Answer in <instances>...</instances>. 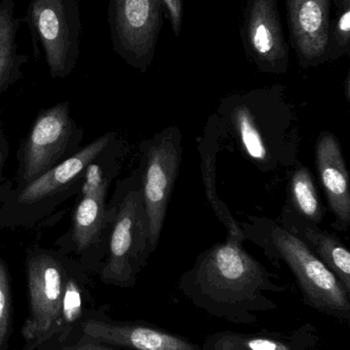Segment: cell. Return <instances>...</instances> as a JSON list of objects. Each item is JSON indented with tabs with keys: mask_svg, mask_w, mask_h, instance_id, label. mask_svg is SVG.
<instances>
[{
	"mask_svg": "<svg viewBox=\"0 0 350 350\" xmlns=\"http://www.w3.org/2000/svg\"><path fill=\"white\" fill-rule=\"evenodd\" d=\"M244 241L227 236L201 252L179 278L178 288L195 308L218 320L253 325L279 308L268 294L284 293L287 287L245 250Z\"/></svg>",
	"mask_w": 350,
	"mask_h": 350,
	"instance_id": "6da1fadb",
	"label": "cell"
},
{
	"mask_svg": "<svg viewBox=\"0 0 350 350\" xmlns=\"http://www.w3.org/2000/svg\"><path fill=\"white\" fill-rule=\"evenodd\" d=\"M221 137H229L246 159L264 174L295 167L301 129L295 105L282 84L230 94L215 113Z\"/></svg>",
	"mask_w": 350,
	"mask_h": 350,
	"instance_id": "7a4b0ae2",
	"label": "cell"
},
{
	"mask_svg": "<svg viewBox=\"0 0 350 350\" xmlns=\"http://www.w3.org/2000/svg\"><path fill=\"white\" fill-rule=\"evenodd\" d=\"M240 228L245 240L258 246L271 260L287 265L306 306L349 324L350 295L301 239L266 216H247Z\"/></svg>",
	"mask_w": 350,
	"mask_h": 350,
	"instance_id": "3957f363",
	"label": "cell"
},
{
	"mask_svg": "<svg viewBox=\"0 0 350 350\" xmlns=\"http://www.w3.org/2000/svg\"><path fill=\"white\" fill-rule=\"evenodd\" d=\"M119 191L113 211L108 257L100 277L107 285L132 288L152 254L139 172L127 178Z\"/></svg>",
	"mask_w": 350,
	"mask_h": 350,
	"instance_id": "277c9868",
	"label": "cell"
},
{
	"mask_svg": "<svg viewBox=\"0 0 350 350\" xmlns=\"http://www.w3.org/2000/svg\"><path fill=\"white\" fill-rule=\"evenodd\" d=\"M141 150L142 197L149 228V248H158L166 212L182 161V133L178 126H168L146 139Z\"/></svg>",
	"mask_w": 350,
	"mask_h": 350,
	"instance_id": "5b68a950",
	"label": "cell"
},
{
	"mask_svg": "<svg viewBox=\"0 0 350 350\" xmlns=\"http://www.w3.org/2000/svg\"><path fill=\"white\" fill-rule=\"evenodd\" d=\"M35 51L42 47L53 77L65 78L79 57L82 18L77 0H30L25 16Z\"/></svg>",
	"mask_w": 350,
	"mask_h": 350,
	"instance_id": "8992f818",
	"label": "cell"
},
{
	"mask_svg": "<svg viewBox=\"0 0 350 350\" xmlns=\"http://www.w3.org/2000/svg\"><path fill=\"white\" fill-rule=\"evenodd\" d=\"M164 10V0H109L113 51L141 73L147 72L155 57Z\"/></svg>",
	"mask_w": 350,
	"mask_h": 350,
	"instance_id": "52a82bcc",
	"label": "cell"
},
{
	"mask_svg": "<svg viewBox=\"0 0 350 350\" xmlns=\"http://www.w3.org/2000/svg\"><path fill=\"white\" fill-rule=\"evenodd\" d=\"M240 34L245 55L259 72L287 73L291 47L286 40L279 0H247Z\"/></svg>",
	"mask_w": 350,
	"mask_h": 350,
	"instance_id": "ba28073f",
	"label": "cell"
},
{
	"mask_svg": "<svg viewBox=\"0 0 350 350\" xmlns=\"http://www.w3.org/2000/svg\"><path fill=\"white\" fill-rule=\"evenodd\" d=\"M67 273L49 254H36L27 262L29 314L23 324L25 341L49 334H61L60 316Z\"/></svg>",
	"mask_w": 350,
	"mask_h": 350,
	"instance_id": "9c48e42d",
	"label": "cell"
},
{
	"mask_svg": "<svg viewBox=\"0 0 350 350\" xmlns=\"http://www.w3.org/2000/svg\"><path fill=\"white\" fill-rule=\"evenodd\" d=\"M70 335L127 350H201V345L146 321L123 322L104 312L84 321Z\"/></svg>",
	"mask_w": 350,
	"mask_h": 350,
	"instance_id": "30bf717a",
	"label": "cell"
},
{
	"mask_svg": "<svg viewBox=\"0 0 350 350\" xmlns=\"http://www.w3.org/2000/svg\"><path fill=\"white\" fill-rule=\"evenodd\" d=\"M332 0H285L289 44L302 69L329 63L328 29Z\"/></svg>",
	"mask_w": 350,
	"mask_h": 350,
	"instance_id": "8fae6325",
	"label": "cell"
},
{
	"mask_svg": "<svg viewBox=\"0 0 350 350\" xmlns=\"http://www.w3.org/2000/svg\"><path fill=\"white\" fill-rule=\"evenodd\" d=\"M72 131L73 122L68 103H62L39 115L25 145L23 178L26 183L55 167L67 149Z\"/></svg>",
	"mask_w": 350,
	"mask_h": 350,
	"instance_id": "7c38bea8",
	"label": "cell"
},
{
	"mask_svg": "<svg viewBox=\"0 0 350 350\" xmlns=\"http://www.w3.org/2000/svg\"><path fill=\"white\" fill-rule=\"evenodd\" d=\"M314 157L329 209L334 216L332 226L338 232H347L350 226L349 174L342 148L334 133H320L314 148Z\"/></svg>",
	"mask_w": 350,
	"mask_h": 350,
	"instance_id": "4fadbf2b",
	"label": "cell"
},
{
	"mask_svg": "<svg viewBox=\"0 0 350 350\" xmlns=\"http://www.w3.org/2000/svg\"><path fill=\"white\" fill-rule=\"evenodd\" d=\"M318 343V330L312 324L302 325L289 332L260 331L238 333L221 331L210 335L201 350H314Z\"/></svg>",
	"mask_w": 350,
	"mask_h": 350,
	"instance_id": "5bb4252c",
	"label": "cell"
},
{
	"mask_svg": "<svg viewBox=\"0 0 350 350\" xmlns=\"http://www.w3.org/2000/svg\"><path fill=\"white\" fill-rule=\"evenodd\" d=\"M281 226L301 239L314 251L350 295V253L340 239L302 219L286 206L281 214Z\"/></svg>",
	"mask_w": 350,
	"mask_h": 350,
	"instance_id": "9a60e30c",
	"label": "cell"
},
{
	"mask_svg": "<svg viewBox=\"0 0 350 350\" xmlns=\"http://www.w3.org/2000/svg\"><path fill=\"white\" fill-rule=\"evenodd\" d=\"M112 139V135L99 137L69 159L51 168L35 180L31 181L23 189L18 200L22 203H34L55 193L57 189L73 180L92 164L108 145H110Z\"/></svg>",
	"mask_w": 350,
	"mask_h": 350,
	"instance_id": "2e32d148",
	"label": "cell"
},
{
	"mask_svg": "<svg viewBox=\"0 0 350 350\" xmlns=\"http://www.w3.org/2000/svg\"><path fill=\"white\" fill-rule=\"evenodd\" d=\"M221 137V131H220L217 116L213 114L208 121L207 126L203 131V137L199 144L203 187H205L208 201L214 213L227 230V236L245 239L242 236L240 222L232 216L227 206L220 200L217 187H216V158H217L219 141Z\"/></svg>",
	"mask_w": 350,
	"mask_h": 350,
	"instance_id": "e0dca14e",
	"label": "cell"
},
{
	"mask_svg": "<svg viewBox=\"0 0 350 350\" xmlns=\"http://www.w3.org/2000/svg\"><path fill=\"white\" fill-rule=\"evenodd\" d=\"M108 181L97 176L96 185L84 193L74 215L73 240L79 250L88 248L98 239L104 226L105 195Z\"/></svg>",
	"mask_w": 350,
	"mask_h": 350,
	"instance_id": "ac0fdd59",
	"label": "cell"
},
{
	"mask_svg": "<svg viewBox=\"0 0 350 350\" xmlns=\"http://www.w3.org/2000/svg\"><path fill=\"white\" fill-rule=\"evenodd\" d=\"M14 0H0V92L21 77L28 57L18 53L16 35L21 18L14 16Z\"/></svg>",
	"mask_w": 350,
	"mask_h": 350,
	"instance_id": "d6986e66",
	"label": "cell"
},
{
	"mask_svg": "<svg viewBox=\"0 0 350 350\" xmlns=\"http://www.w3.org/2000/svg\"><path fill=\"white\" fill-rule=\"evenodd\" d=\"M285 206L302 219L316 226L322 224L324 219L325 210L314 174L301 162L293 168L290 176Z\"/></svg>",
	"mask_w": 350,
	"mask_h": 350,
	"instance_id": "ffe728a7",
	"label": "cell"
},
{
	"mask_svg": "<svg viewBox=\"0 0 350 350\" xmlns=\"http://www.w3.org/2000/svg\"><path fill=\"white\" fill-rule=\"evenodd\" d=\"M84 287L75 278L68 275L64 287L62 298L61 316H60V329L61 334L57 335L58 339H64L76 330L84 321L92 317H96L100 310L92 312L86 310L84 302Z\"/></svg>",
	"mask_w": 350,
	"mask_h": 350,
	"instance_id": "44dd1931",
	"label": "cell"
},
{
	"mask_svg": "<svg viewBox=\"0 0 350 350\" xmlns=\"http://www.w3.org/2000/svg\"><path fill=\"white\" fill-rule=\"evenodd\" d=\"M350 51V5L336 8L328 29L329 61L349 57Z\"/></svg>",
	"mask_w": 350,
	"mask_h": 350,
	"instance_id": "7402d4cb",
	"label": "cell"
},
{
	"mask_svg": "<svg viewBox=\"0 0 350 350\" xmlns=\"http://www.w3.org/2000/svg\"><path fill=\"white\" fill-rule=\"evenodd\" d=\"M12 294L8 265L0 259V350H8L12 333Z\"/></svg>",
	"mask_w": 350,
	"mask_h": 350,
	"instance_id": "603a6c76",
	"label": "cell"
},
{
	"mask_svg": "<svg viewBox=\"0 0 350 350\" xmlns=\"http://www.w3.org/2000/svg\"><path fill=\"white\" fill-rule=\"evenodd\" d=\"M57 335L49 340L45 341L39 347L42 350H119L103 343L88 340L76 335H69L62 340H58L55 338Z\"/></svg>",
	"mask_w": 350,
	"mask_h": 350,
	"instance_id": "cb8c5ba5",
	"label": "cell"
},
{
	"mask_svg": "<svg viewBox=\"0 0 350 350\" xmlns=\"http://www.w3.org/2000/svg\"><path fill=\"white\" fill-rule=\"evenodd\" d=\"M166 14L170 18L171 27L175 37H179L182 30L184 0H164Z\"/></svg>",
	"mask_w": 350,
	"mask_h": 350,
	"instance_id": "d4e9b609",
	"label": "cell"
},
{
	"mask_svg": "<svg viewBox=\"0 0 350 350\" xmlns=\"http://www.w3.org/2000/svg\"><path fill=\"white\" fill-rule=\"evenodd\" d=\"M51 337H53V335L49 334L45 335V336L39 337V338L33 339V340L27 341L26 345H25L22 350H36L42 343H45V341L49 340Z\"/></svg>",
	"mask_w": 350,
	"mask_h": 350,
	"instance_id": "484cf974",
	"label": "cell"
},
{
	"mask_svg": "<svg viewBox=\"0 0 350 350\" xmlns=\"http://www.w3.org/2000/svg\"><path fill=\"white\" fill-rule=\"evenodd\" d=\"M345 96H347V100H350V72L347 73V77H345Z\"/></svg>",
	"mask_w": 350,
	"mask_h": 350,
	"instance_id": "4316f807",
	"label": "cell"
},
{
	"mask_svg": "<svg viewBox=\"0 0 350 350\" xmlns=\"http://www.w3.org/2000/svg\"><path fill=\"white\" fill-rule=\"evenodd\" d=\"M333 2H334L335 8L350 5V0H334Z\"/></svg>",
	"mask_w": 350,
	"mask_h": 350,
	"instance_id": "83f0119b",
	"label": "cell"
},
{
	"mask_svg": "<svg viewBox=\"0 0 350 350\" xmlns=\"http://www.w3.org/2000/svg\"><path fill=\"white\" fill-rule=\"evenodd\" d=\"M4 160H5V152H4V150L0 149V172H1Z\"/></svg>",
	"mask_w": 350,
	"mask_h": 350,
	"instance_id": "f1b7e54d",
	"label": "cell"
},
{
	"mask_svg": "<svg viewBox=\"0 0 350 350\" xmlns=\"http://www.w3.org/2000/svg\"><path fill=\"white\" fill-rule=\"evenodd\" d=\"M36 350H42L40 349V347H38V349H37Z\"/></svg>",
	"mask_w": 350,
	"mask_h": 350,
	"instance_id": "f546056e",
	"label": "cell"
}]
</instances>
